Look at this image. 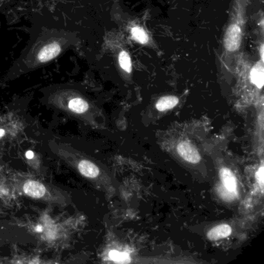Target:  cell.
Masks as SVG:
<instances>
[{
	"mask_svg": "<svg viewBox=\"0 0 264 264\" xmlns=\"http://www.w3.org/2000/svg\"><path fill=\"white\" fill-rule=\"evenodd\" d=\"M249 0H232L228 23L223 39V59L228 70L243 43Z\"/></svg>",
	"mask_w": 264,
	"mask_h": 264,
	"instance_id": "cell-1",
	"label": "cell"
},
{
	"mask_svg": "<svg viewBox=\"0 0 264 264\" xmlns=\"http://www.w3.org/2000/svg\"><path fill=\"white\" fill-rule=\"evenodd\" d=\"M114 21L119 26L120 32L128 40L139 45L158 51L153 36L140 20L134 18L127 13H123L120 8H115L113 13Z\"/></svg>",
	"mask_w": 264,
	"mask_h": 264,
	"instance_id": "cell-2",
	"label": "cell"
},
{
	"mask_svg": "<svg viewBox=\"0 0 264 264\" xmlns=\"http://www.w3.org/2000/svg\"><path fill=\"white\" fill-rule=\"evenodd\" d=\"M105 45L106 50L113 56L118 72L125 79H130L133 75V61L124 35L120 31H112L106 36Z\"/></svg>",
	"mask_w": 264,
	"mask_h": 264,
	"instance_id": "cell-3",
	"label": "cell"
},
{
	"mask_svg": "<svg viewBox=\"0 0 264 264\" xmlns=\"http://www.w3.org/2000/svg\"><path fill=\"white\" fill-rule=\"evenodd\" d=\"M64 45L63 41L57 38L45 40L34 51L32 65L38 66L52 61L63 51Z\"/></svg>",
	"mask_w": 264,
	"mask_h": 264,
	"instance_id": "cell-4",
	"label": "cell"
},
{
	"mask_svg": "<svg viewBox=\"0 0 264 264\" xmlns=\"http://www.w3.org/2000/svg\"><path fill=\"white\" fill-rule=\"evenodd\" d=\"M177 151L184 160L191 164H197L201 160V156L198 151L192 144L187 141H182L178 144Z\"/></svg>",
	"mask_w": 264,
	"mask_h": 264,
	"instance_id": "cell-5",
	"label": "cell"
},
{
	"mask_svg": "<svg viewBox=\"0 0 264 264\" xmlns=\"http://www.w3.org/2000/svg\"><path fill=\"white\" fill-rule=\"evenodd\" d=\"M220 178L226 190L231 194H237V182L233 173L228 168L220 171Z\"/></svg>",
	"mask_w": 264,
	"mask_h": 264,
	"instance_id": "cell-6",
	"label": "cell"
},
{
	"mask_svg": "<svg viewBox=\"0 0 264 264\" xmlns=\"http://www.w3.org/2000/svg\"><path fill=\"white\" fill-rule=\"evenodd\" d=\"M26 194L34 198H42L47 193V189L43 184L35 181H28L24 185Z\"/></svg>",
	"mask_w": 264,
	"mask_h": 264,
	"instance_id": "cell-7",
	"label": "cell"
},
{
	"mask_svg": "<svg viewBox=\"0 0 264 264\" xmlns=\"http://www.w3.org/2000/svg\"><path fill=\"white\" fill-rule=\"evenodd\" d=\"M232 233V228L227 224L219 225L208 232V238L212 241H217L228 237Z\"/></svg>",
	"mask_w": 264,
	"mask_h": 264,
	"instance_id": "cell-8",
	"label": "cell"
},
{
	"mask_svg": "<svg viewBox=\"0 0 264 264\" xmlns=\"http://www.w3.org/2000/svg\"><path fill=\"white\" fill-rule=\"evenodd\" d=\"M77 168L81 175L86 178H95L99 175V167L89 160H81L78 163Z\"/></svg>",
	"mask_w": 264,
	"mask_h": 264,
	"instance_id": "cell-9",
	"label": "cell"
},
{
	"mask_svg": "<svg viewBox=\"0 0 264 264\" xmlns=\"http://www.w3.org/2000/svg\"><path fill=\"white\" fill-rule=\"evenodd\" d=\"M179 99L175 95H165L160 98L156 103V109L160 112L171 110L178 106Z\"/></svg>",
	"mask_w": 264,
	"mask_h": 264,
	"instance_id": "cell-10",
	"label": "cell"
},
{
	"mask_svg": "<svg viewBox=\"0 0 264 264\" xmlns=\"http://www.w3.org/2000/svg\"><path fill=\"white\" fill-rule=\"evenodd\" d=\"M68 106L71 111L77 114L84 113L89 109L88 102L80 97L72 98L68 103Z\"/></svg>",
	"mask_w": 264,
	"mask_h": 264,
	"instance_id": "cell-11",
	"label": "cell"
},
{
	"mask_svg": "<svg viewBox=\"0 0 264 264\" xmlns=\"http://www.w3.org/2000/svg\"><path fill=\"white\" fill-rule=\"evenodd\" d=\"M110 259L116 263H130V257L126 253H121L117 250H112L109 254Z\"/></svg>",
	"mask_w": 264,
	"mask_h": 264,
	"instance_id": "cell-12",
	"label": "cell"
},
{
	"mask_svg": "<svg viewBox=\"0 0 264 264\" xmlns=\"http://www.w3.org/2000/svg\"><path fill=\"white\" fill-rule=\"evenodd\" d=\"M258 180L260 181L261 187L263 188V185H264V167L263 166H261L259 171H258Z\"/></svg>",
	"mask_w": 264,
	"mask_h": 264,
	"instance_id": "cell-13",
	"label": "cell"
},
{
	"mask_svg": "<svg viewBox=\"0 0 264 264\" xmlns=\"http://www.w3.org/2000/svg\"><path fill=\"white\" fill-rule=\"evenodd\" d=\"M26 156H27V158L32 159L33 156H34V153L32 151H28L27 153H26Z\"/></svg>",
	"mask_w": 264,
	"mask_h": 264,
	"instance_id": "cell-14",
	"label": "cell"
},
{
	"mask_svg": "<svg viewBox=\"0 0 264 264\" xmlns=\"http://www.w3.org/2000/svg\"><path fill=\"white\" fill-rule=\"evenodd\" d=\"M4 135H5V130L0 129V138H2Z\"/></svg>",
	"mask_w": 264,
	"mask_h": 264,
	"instance_id": "cell-15",
	"label": "cell"
},
{
	"mask_svg": "<svg viewBox=\"0 0 264 264\" xmlns=\"http://www.w3.org/2000/svg\"><path fill=\"white\" fill-rule=\"evenodd\" d=\"M37 229L39 230V231H41V226H38V228H37Z\"/></svg>",
	"mask_w": 264,
	"mask_h": 264,
	"instance_id": "cell-16",
	"label": "cell"
}]
</instances>
